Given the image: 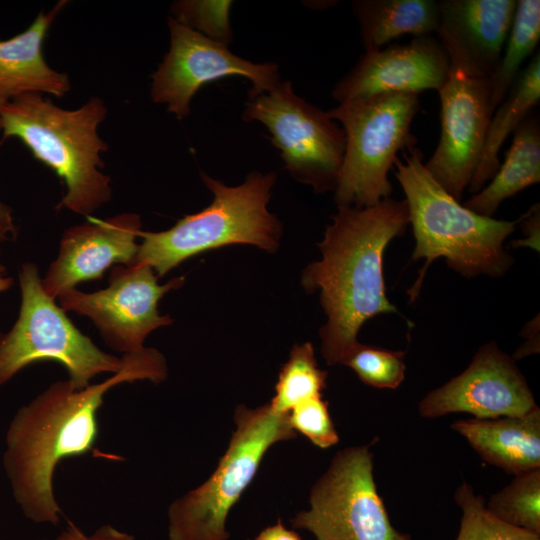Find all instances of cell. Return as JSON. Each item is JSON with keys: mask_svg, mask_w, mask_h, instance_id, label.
<instances>
[{"mask_svg": "<svg viewBox=\"0 0 540 540\" xmlns=\"http://www.w3.org/2000/svg\"><path fill=\"white\" fill-rule=\"evenodd\" d=\"M242 119L266 126L285 168L297 181L318 193L336 189L345 153L344 130L326 111L298 96L290 81L249 94Z\"/></svg>", "mask_w": 540, "mask_h": 540, "instance_id": "obj_10", "label": "cell"}, {"mask_svg": "<svg viewBox=\"0 0 540 540\" xmlns=\"http://www.w3.org/2000/svg\"><path fill=\"white\" fill-rule=\"evenodd\" d=\"M170 48L152 75L150 96L166 104L179 120L190 113L193 96L205 84L233 76L252 83L249 94L268 92L280 83L278 65L254 63L233 54L226 45L215 42L168 18Z\"/></svg>", "mask_w": 540, "mask_h": 540, "instance_id": "obj_12", "label": "cell"}, {"mask_svg": "<svg viewBox=\"0 0 540 540\" xmlns=\"http://www.w3.org/2000/svg\"><path fill=\"white\" fill-rule=\"evenodd\" d=\"M88 220L63 232L58 255L41 279L43 289L53 299L81 282L102 278L113 264L135 261L139 250L136 239L142 230L138 214L125 212Z\"/></svg>", "mask_w": 540, "mask_h": 540, "instance_id": "obj_16", "label": "cell"}, {"mask_svg": "<svg viewBox=\"0 0 540 540\" xmlns=\"http://www.w3.org/2000/svg\"><path fill=\"white\" fill-rule=\"evenodd\" d=\"M436 36L450 64L490 78L509 34L517 0H440Z\"/></svg>", "mask_w": 540, "mask_h": 540, "instance_id": "obj_17", "label": "cell"}, {"mask_svg": "<svg viewBox=\"0 0 540 540\" xmlns=\"http://www.w3.org/2000/svg\"><path fill=\"white\" fill-rule=\"evenodd\" d=\"M540 181V122L532 111L513 132L505 160L479 192L463 204L477 214L492 217L500 204Z\"/></svg>", "mask_w": 540, "mask_h": 540, "instance_id": "obj_20", "label": "cell"}, {"mask_svg": "<svg viewBox=\"0 0 540 540\" xmlns=\"http://www.w3.org/2000/svg\"><path fill=\"white\" fill-rule=\"evenodd\" d=\"M276 177L275 172L255 171L241 185L227 186L201 172L212 202L168 230H141L142 243L132 264L150 266L159 278L186 259L219 247L251 244L276 251L281 224L267 209Z\"/></svg>", "mask_w": 540, "mask_h": 540, "instance_id": "obj_5", "label": "cell"}, {"mask_svg": "<svg viewBox=\"0 0 540 540\" xmlns=\"http://www.w3.org/2000/svg\"><path fill=\"white\" fill-rule=\"evenodd\" d=\"M41 279L34 263L21 265L19 315L8 332L0 333V386L26 366L46 360L61 363L76 389L86 388L100 373L120 371L124 355L102 351L81 333L45 292Z\"/></svg>", "mask_w": 540, "mask_h": 540, "instance_id": "obj_8", "label": "cell"}, {"mask_svg": "<svg viewBox=\"0 0 540 540\" xmlns=\"http://www.w3.org/2000/svg\"><path fill=\"white\" fill-rule=\"evenodd\" d=\"M309 504L291 524L317 540H411L392 525L378 494L369 445L338 451L312 486Z\"/></svg>", "mask_w": 540, "mask_h": 540, "instance_id": "obj_9", "label": "cell"}, {"mask_svg": "<svg viewBox=\"0 0 540 540\" xmlns=\"http://www.w3.org/2000/svg\"><path fill=\"white\" fill-rule=\"evenodd\" d=\"M107 116L99 97L77 109H64L39 93L10 99L1 110L2 141L16 137L66 185L56 209L91 217L110 201L111 179L101 169L108 145L98 135Z\"/></svg>", "mask_w": 540, "mask_h": 540, "instance_id": "obj_4", "label": "cell"}, {"mask_svg": "<svg viewBox=\"0 0 540 540\" xmlns=\"http://www.w3.org/2000/svg\"><path fill=\"white\" fill-rule=\"evenodd\" d=\"M67 1L41 11L22 33L0 40V93L8 100L25 93H48L61 97L71 88L66 73L52 69L43 56L48 30Z\"/></svg>", "mask_w": 540, "mask_h": 540, "instance_id": "obj_18", "label": "cell"}, {"mask_svg": "<svg viewBox=\"0 0 540 540\" xmlns=\"http://www.w3.org/2000/svg\"><path fill=\"white\" fill-rule=\"evenodd\" d=\"M540 39V1L517 0L513 22L499 62L489 78L490 105L494 112L518 78L523 62Z\"/></svg>", "mask_w": 540, "mask_h": 540, "instance_id": "obj_23", "label": "cell"}, {"mask_svg": "<svg viewBox=\"0 0 540 540\" xmlns=\"http://www.w3.org/2000/svg\"><path fill=\"white\" fill-rule=\"evenodd\" d=\"M520 228L524 234L521 240L511 242L513 247H530L539 251L540 233V206L535 203L531 208L519 218Z\"/></svg>", "mask_w": 540, "mask_h": 540, "instance_id": "obj_31", "label": "cell"}, {"mask_svg": "<svg viewBox=\"0 0 540 540\" xmlns=\"http://www.w3.org/2000/svg\"><path fill=\"white\" fill-rule=\"evenodd\" d=\"M536 407L516 361L491 341L477 350L463 372L427 393L418 412L424 418L464 412L489 419L523 415Z\"/></svg>", "mask_w": 540, "mask_h": 540, "instance_id": "obj_14", "label": "cell"}, {"mask_svg": "<svg viewBox=\"0 0 540 540\" xmlns=\"http://www.w3.org/2000/svg\"><path fill=\"white\" fill-rule=\"evenodd\" d=\"M394 161L409 212L415 246L410 261L424 259L419 276L407 291L410 302L420 293L427 270L439 257L465 278L504 276L514 263L504 248L518 220H498L475 213L451 196L429 173L422 151H402Z\"/></svg>", "mask_w": 540, "mask_h": 540, "instance_id": "obj_3", "label": "cell"}, {"mask_svg": "<svg viewBox=\"0 0 540 540\" xmlns=\"http://www.w3.org/2000/svg\"><path fill=\"white\" fill-rule=\"evenodd\" d=\"M120 371L101 383L76 389L68 379L52 383L20 407L5 437L3 467L23 514L36 523L56 525L62 513L53 491L56 466L65 458L90 452L98 434L97 411L105 394L125 382L167 377L164 356L144 348L125 354Z\"/></svg>", "mask_w": 540, "mask_h": 540, "instance_id": "obj_1", "label": "cell"}, {"mask_svg": "<svg viewBox=\"0 0 540 540\" xmlns=\"http://www.w3.org/2000/svg\"><path fill=\"white\" fill-rule=\"evenodd\" d=\"M366 385L397 389L405 378V352L357 343L342 363Z\"/></svg>", "mask_w": 540, "mask_h": 540, "instance_id": "obj_27", "label": "cell"}, {"mask_svg": "<svg viewBox=\"0 0 540 540\" xmlns=\"http://www.w3.org/2000/svg\"><path fill=\"white\" fill-rule=\"evenodd\" d=\"M438 93L441 133L425 167L460 201L479 164L493 114L489 78L466 74L451 65L449 77Z\"/></svg>", "mask_w": 540, "mask_h": 540, "instance_id": "obj_13", "label": "cell"}, {"mask_svg": "<svg viewBox=\"0 0 540 540\" xmlns=\"http://www.w3.org/2000/svg\"><path fill=\"white\" fill-rule=\"evenodd\" d=\"M17 234L11 208L0 201V242L15 240Z\"/></svg>", "mask_w": 540, "mask_h": 540, "instance_id": "obj_33", "label": "cell"}, {"mask_svg": "<svg viewBox=\"0 0 540 540\" xmlns=\"http://www.w3.org/2000/svg\"><path fill=\"white\" fill-rule=\"evenodd\" d=\"M294 431L306 436L315 446L327 449L339 441L328 410V403L322 396L303 401L288 413Z\"/></svg>", "mask_w": 540, "mask_h": 540, "instance_id": "obj_29", "label": "cell"}, {"mask_svg": "<svg viewBox=\"0 0 540 540\" xmlns=\"http://www.w3.org/2000/svg\"><path fill=\"white\" fill-rule=\"evenodd\" d=\"M485 507L501 522L540 535V468L514 475Z\"/></svg>", "mask_w": 540, "mask_h": 540, "instance_id": "obj_25", "label": "cell"}, {"mask_svg": "<svg viewBox=\"0 0 540 540\" xmlns=\"http://www.w3.org/2000/svg\"><path fill=\"white\" fill-rule=\"evenodd\" d=\"M9 100L0 93V130H1V110Z\"/></svg>", "mask_w": 540, "mask_h": 540, "instance_id": "obj_36", "label": "cell"}, {"mask_svg": "<svg viewBox=\"0 0 540 540\" xmlns=\"http://www.w3.org/2000/svg\"><path fill=\"white\" fill-rule=\"evenodd\" d=\"M454 499L462 517L456 540H540V535L505 524L492 516L485 507V499L474 488L463 482L455 491Z\"/></svg>", "mask_w": 540, "mask_h": 540, "instance_id": "obj_26", "label": "cell"}, {"mask_svg": "<svg viewBox=\"0 0 540 540\" xmlns=\"http://www.w3.org/2000/svg\"><path fill=\"white\" fill-rule=\"evenodd\" d=\"M53 540H135V538L111 525L101 526L93 534L87 535L72 522H69L68 527Z\"/></svg>", "mask_w": 540, "mask_h": 540, "instance_id": "obj_30", "label": "cell"}, {"mask_svg": "<svg viewBox=\"0 0 540 540\" xmlns=\"http://www.w3.org/2000/svg\"><path fill=\"white\" fill-rule=\"evenodd\" d=\"M327 372L318 367L312 343L295 344L283 365L269 402L278 413H289L297 404L322 396Z\"/></svg>", "mask_w": 540, "mask_h": 540, "instance_id": "obj_24", "label": "cell"}, {"mask_svg": "<svg viewBox=\"0 0 540 540\" xmlns=\"http://www.w3.org/2000/svg\"><path fill=\"white\" fill-rule=\"evenodd\" d=\"M352 9L365 52L381 49L405 34H436L439 26L435 0H355Z\"/></svg>", "mask_w": 540, "mask_h": 540, "instance_id": "obj_21", "label": "cell"}, {"mask_svg": "<svg viewBox=\"0 0 540 540\" xmlns=\"http://www.w3.org/2000/svg\"><path fill=\"white\" fill-rule=\"evenodd\" d=\"M254 540H301V538L279 520L276 524L263 529Z\"/></svg>", "mask_w": 540, "mask_h": 540, "instance_id": "obj_34", "label": "cell"}, {"mask_svg": "<svg viewBox=\"0 0 540 540\" xmlns=\"http://www.w3.org/2000/svg\"><path fill=\"white\" fill-rule=\"evenodd\" d=\"M184 277L160 285L153 269L145 264L117 265L110 272L109 285L86 293L71 289L58 296L59 306L88 317L106 345L125 354L144 349L146 337L173 319L160 315L159 300L180 288Z\"/></svg>", "mask_w": 540, "mask_h": 540, "instance_id": "obj_11", "label": "cell"}, {"mask_svg": "<svg viewBox=\"0 0 540 540\" xmlns=\"http://www.w3.org/2000/svg\"><path fill=\"white\" fill-rule=\"evenodd\" d=\"M451 71L449 56L433 35L364 52L331 94L339 103L382 93L439 91Z\"/></svg>", "mask_w": 540, "mask_h": 540, "instance_id": "obj_15", "label": "cell"}, {"mask_svg": "<svg viewBox=\"0 0 540 540\" xmlns=\"http://www.w3.org/2000/svg\"><path fill=\"white\" fill-rule=\"evenodd\" d=\"M521 335L526 338V341L516 350L512 356L513 360L522 359L528 355L539 352V318H533L523 328Z\"/></svg>", "mask_w": 540, "mask_h": 540, "instance_id": "obj_32", "label": "cell"}, {"mask_svg": "<svg viewBox=\"0 0 540 540\" xmlns=\"http://www.w3.org/2000/svg\"><path fill=\"white\" fill-rule=\"evenodd\" d=\"M13 278L7 274L5 266L0 263V293L7 291L13 285Z\"/></svg>", "mask_w": 540, "mask_h": 540, "instance_id": "obj_35", "label": "cell"}, {"mask_svg": "<svg viewBox=\"0 0 540 540\" xmlns=\"http://www.w3.org/2000/svg\"><path fill=\"white\" fill-rule=\"evenodd\" d=\"M418 94L382 93L339 103L327 111L345 133V153L334 199L337 207L366 208L390 198L388 173L398 152L416 146L411 132Z\"/></svg>", "mask_w": 540, "mask_h": 540, "instance_id": "obj_6", "label": "cell"}, {"mask_svg": "<svg viewBox=\"0 0 540 540\" xmlns=\"http://www.w3.org/2000/svg\"><path fill=\"white\" fill-rule=\"evenodd\" d=\"M451 428L487 463L517 475L540 468V409L518 416L461 419Z\"/></svg>", "mask_w": 540, "mask_h": 540, "instance_id": "obj_19", "label": "cell"}, {"mask_svg": "<svg viewBox=\"0 0 540 540\" xmlns=\"http://www.w3.org/2000/svg\"><path fill=\"white\" fill-rule=\"evenodd\" d=\"M232 1L181 0L171 5L172 17L205 37L228 46L232 39Z\"/></svg>", "mask_w": 540, "mask_h": 540, "instance_id": "obj_28", "label": "cell"}, {"mask_svg": "<svg viewBox=\"0 0 540 540\" xmlns=\"http://www.w3.org/2000/svg\"><path fill=\"white\" fill-rule=\"evenodd\" d=\"M539 102L540 53L537 51L491 116L479 164L468 187L469 193L479 192L493 178L501 164L499 151L503 143Z\"/></svg>", "mask_w": 540, "mask_h": 540, "instance_id": "obj_22", "label": "cell"}, {"mask_svg": "<svg viewBox=\"0 0 540 540\" xmlns=\"http://www.w3.org/2000/svg\"><path fill=\"white\" fill-rule=\"evenodd\" d=\"M234 422L236 429L212 475L169 506V540H228V514L266 452L277 442L297 437L288 413L274 411L269 403L256 408L238 406Z\"/></svg>", "mask_w": 540, "mask_h": 540, "instance_id": "obj_7", "label": "cell"}, {"mask_svg": "<svg viewBox=\"0 0 540 540\" xmlns=\"http://www.w3.org/2000/svg\"><path fill=\"white\" fill-rule=\"evenodd\" d=\"M318 244L320 261L302 272L307 292L320 290L327 321L320 328L321 353L341 364L358 343L362 325L378 314L397 313L386 295L384 253L409 225L406 201L390 198L366 208L337 207Z\"/></svg>", "mask_w": 540, "mask_h": 540, "instance_id": "obj_2", "label": "cell"}]
</instances>
